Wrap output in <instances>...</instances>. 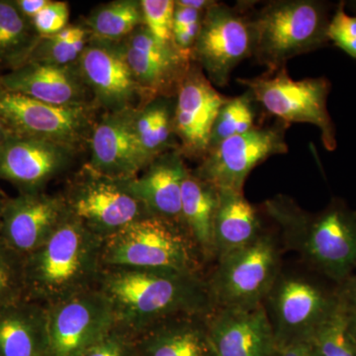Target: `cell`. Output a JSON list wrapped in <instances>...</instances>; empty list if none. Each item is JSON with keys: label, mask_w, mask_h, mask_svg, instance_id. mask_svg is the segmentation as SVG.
<instances>
[{"label": "cell", "mask_w": 356, "mask_h": 356, "mask_svg": "<svg viewBox=\"0 0 356 356\" xmlns=\"http://www.w3.org/2000/svg\"><path fill=\"white\" fill-rule=\"evenodd\" d=\"M97 288L111 304L115 325L135 337L168 318L214 311L206 280L195 274L104 267Z\"/></svg>", "instance_id": "6da1fadb"}, {"label": "cell", "mask_w": 356, "mask_h": 356, "mask_svg": "<svg viewBox=\"0 0 356 356\" xmlns=\"http://www.w3.org/2000/svg\"><path fill=\"white\" fill-rule=\"evenodd\" d=\"M264 212L280 226L284 242L311 268L337 285L356 268V211L334 199L311 213L292 199L278 195L264 203Z\"/></svg>", "instance_id": "7a4b0ae2"}, {"label": "cell", "mask_w": 356, "mask_h": 356, "mask_svg": "<svg viewBox=\"0 0 356 356\" xmlns=\"http://www.w3.org/2000/svg\"><path fill=\"white\" fill-rule=\"evenodd\" d=\"M103 240L67 215L39 248L24 257L25 298L44 307L97 288Z\"/></svg>", "instance_id": "3957f363"}, {"label": "cell", "mask_w": 356, "mask_h": 356, "mask_svg": "<svg viewBox=\"0 0 356 356\" xmlns=\"http://www.w3.org/2000/svg\"><path fill=\"white\" fill-rule=\"evenodd\" d=\"M252 56L266 74L286 67L288 60L327 46L330 8L318 0H276L250 14Z\"/></svg>", "instance_id": "277c9868"}, {"label": "cell", "mask_w": 356, "mask_h": 356, "mask_svg": "<svg viewBox=\"0 0 356 356\" xmlns=\"http://www.w3.org/2000/svg\"><path fill=\"white\" fill-rule=\"evenodd\" d=\"M103 267L147 269L202 275L204 261L179 222L147 216L103 240Z\"/></svg>", "instance_id": "5b68a950"}, {"label": "cell", "mask_w": 356, "mask_h": 356, "mask_svg": "<svg viewBox=\"0 0 356 356\" xmlns=\"http://www.w3.org/2000/svg\"><path fill=\"white\" fill-rule=\"evenodd\" d=\"M282 271L275 236L264 232L254 243L218 259L206 280L214 309H250L264 304Z\"/></svg>", "instance_id": "8992f818"}, {"label": "cell", "mask_w": 356, "mask_h": 356, "mask_svg": "<svg viewBox=\"0 0 356 356\" xmlns=\"http://www.w3.org/2000/svg\"><path fill=\"white\" fill-rule=\"evenodd\" d=\"M255 102L283 123H306L320 130L327 151L337 149V131L327 110L331 81L325 76L293 79L286 67L254 79H238Z\"/></svg>", "instance_id": "52a82bcc"}, {"label": "cell", "mask_w": 356, "mask_h": 356, "mask_svg": "<svg viewBox=\"0 0 356 356\" xmlns=\"http://www.w3.org/2000/svg\"><path fill=\"white\" fill-rule=\"evenodd\" d=\"M60 196L67 215L102 240L152 215L125 180L103 175L88 163L70 177Z\"/></svg>", "instance_id": "ba28073f"}, {"label": "cell", "mask_w": 356, "mask_h": 356, "mask_svg": "<svg viewBox=\"0 0 356 356\" xmlns=\"http://www.w3.org/2000/svg\"><path fill=\"white\" fill-rule=\"evenodd\" d=\"M243 6L215 1L204 13L192 51L193 62L218 88L228 86L234 70L252 56V20L245 3Z\"/></svg>", "instance_id": "9c48e42d"}, {"label": "cell", "mask_w": 356, "mask_h": 356, "mask_svg": "<svg viewBox=\"0 0 356 356\" xmlns=\"http://www.w3.org/2000/svg\"><path fill=\"white\" fill-rule=\"evenodd\" d=\"M337 303V289L331 291L307 276L281 271L264 301L276 348L310 339Z\"/></svg>", "instance_id": "30bf717a"}, {"label": "cell", "mask_w": 356, "mask_h": 356, "mask_svg": "<svg viewBox=\"0 0 356 356\" xmlns=\"http://www.w3.org/2000/svg\"><path fill=\"white\" fill-rule=\"evenodd\" d=\"M97 107L49 104L0 88V118L13 134L81 149L97 120Z\"/></svg>", "instance_id": "8fae6325"}, {"label": "cell", "mask_w": 356, "mask_h": 356, "mask_svg": "<svg viewBox=\"0 0 356 356\" xmlns=\"http://www.w3.org/2000/svg\"><path fill=\"white\" fill-rule=\"evenodd\" d=\"M288 124L257 125L212 147L193 172L219 191L243 192L250 173L271 156L288 153Z\"/></svg>", "instance_id": "7c38bea8"}, {"label": "cell", "mask_w": 356, "mask_h": 356, "mask_svg": "<svg viewBox=\"0 0 356 356\" xmlns=\"http://www.w3.org/2000/svg\"><path fill=\"white\" fill-rule=\"evenodd\" d=\"M44 356H83L113 329L109 300L98 288L46 307Z\"/></svg>", "instance_id": "4fadbf2b"}, {"label": "cell", "mask_w": 356, "mask_h": 356, "mask_svg": "<svg viewBox=\"0 0 356 356\" xmlns=\"http://www.w3.org/2000/svg\"><path fill=\"white\" fill-rule=\"evenodd\" d=\"M77 65L93 102L103 112L136 109L145 103L128 63L125 42L91 37Z\"/></svg>", "instance_id": "5bb4252c"}, {"label": "cell", "mask_w": 356, "mask_h": 356, "mask_svg": "<svg viewBox=\"0 0 356 356\" xmlns=\"http://www.w3.org/2000/svg\"><path fill=\"white\" fill-rule=\"evenodd\" d=\"M79 152L67 145L13 134L0 146V180L19 193L44 191L69 172Z\"/></svg>", "instance_id": "9a60e30c"}, {"label": "cell", "mask_w": 356, "mask_h": 356, "mask_svg": "<svg viewBox=\"0 0 356 356\" xmlns=\"http://www.w3.org/2000/svg\"><path fill=\"white\" fill-rule=\"evenodd\" d=\"M227 98L192 63L175 95V133L184 159L201 161L208 153L213 126Z\"/></svg>", "instance_id": "2e32d148"}, {"label": "cell", "mask_w": 356, "mask_h": 356, "mask_svg": "<svg viewBox=\"0 0 356 356\" xmlns=\"http://www.w3.org/2000/svg\"><path fill=\"white\" fill-rule=\"evenodd\" d=\"M67 216L60 194L19 193L6 199L0 240L24 259L41 247Z\"/></svg>", "instance_id": "e0dca14e"}, {"label": "cell", "mask_w": 356, "mask_h": 356, "mask_svg": "<svg viewBox=\"0 0 356 356\" xmlns=\"http://www.w3.org/2000/svg\"><path fill=\"white\" fill-rule=\"evenodd\" d=\"M134 110L103 112L88 140V165L95 172L118 180H130L151 165L134 126Z\"/></svg>", "instance_id": "ac0fdd59"}, {"label": "cell", "mask_w": 356, "mask_h": 356, "mask_svg": "<svg viewBox=\"0 0 356 356\" xmlns=\"http://www.w3.org/2000/svg\"><path fill=\"white\" fill-rule=\"evenodd\" d=\"M125 42L126 55L145 102L159 96L175 97L178 86L193 60L175 48L154 39L144 25Z\"/></svg>", "instance_id": "d6986e66"}, {"label": "cell", "mask_w": 356, "mask_h": 356, "mask_svg": "<svg viewBox=\"0 0 356 356\" xmlns=\"http://www.w3.org/2000/svg\"><path fill=\"white\" fill-rule=\"evenodd\" d=\"M0 88L57 106H96L77 63L55 65L30 60L0 76Z\"/></svg>", "instance_id": "ffe728a7"}, {"label": "cell", "mask_w": 356, "mask_h": 356, "mask_svg": "<svg viewBox=\"0 0 356 356\" xmlns=\"http://www.w3.org/2000/svg\"><path fill=\"white\" fill-rule=\"evenodd\" d=\"M216 356H273V325L264 304L250 309H214L206 318Z\"/></svg>", "instance_id": "44dd1931"}, {"label": "cell", "mask_w": 356, "mask_h": 356, "mask_svg": "<svg viewBox=\"0 0 356 356\" xmlns=\"http://www.w3.org/2000/svg\"><path fill=\"white\" fill-rule=\"evenodd\" d=\"M188 170L179 151H170L125 185L152 215L181 224L182 184Z\"/></svg>", "instance_id": "7402d4cb"}, {"label": "cell", "mask_w": 356, "mask_h": 356, "mask_svg": "<svg viewBox=\"0 0 356 356\" xmlns=\"http://www.w3.org/2000/svg\"><path fill=\"white\" fill-rule=\"evenodd\" d=\"M207 317L177 316L153 325L136 337L139 356H216Z\"/></svg>", "instance_id": "603a6c76"}, {"label": "cell", "mask_w": 356, "mask_h": 356, "mask_svg": "<svg viewBox=\"0 0 356 356\" xmlns=\"http://www.w3.org/2000/svg\"><path fill=\"white\" fill-rule=\"evenodd\" d=\"M259 210L243 192L219 191L214 222L215 259L242 250L264 234Z\"/></svg>", "instance_id": "cb8c5ba5"}, {"label": "cell", "mask_w": 356, "mask_h": 356, "mask_svg": "<svg viewBox=\"0 0 356 356\" xmlns=\"http://www.w3.org/2000/svg\"><path fill=\"white\" fill-rule=\"evenodd\" d=\"M46 307L22 299L0 310V356L46 355Z\"/></svg>", "instance_id": "d4e9b609"}, {"label": "cell", "mask_w": 356, "mask_h": 356, "mask_svg": "<svg viewBox=\"0 0 356 356\" xmlns=\"http://www.w3.org/2000/svg\"><path fill=\"white\" fill-rule=\"evenodd\" d=\"M219 189L188 170L182 184L181 221L204 262L215 259L214 222Z\"/></svg>", "instance_id": "484cf974"}, {"label": "cell", "mask_w": 356, "mask_h": 356, "mask_svg": "<svg viewBox=\"0 0 356 356\" xmlns=\"http://www.w3.org/2000/svg\"><path fill=\"white\" fill-rule=\"evenodd\" d=\"M175 96H159L134 110L136 135L151 163L168 152L179 151L175 133Z\"/></svg>", "instance_id": "4316f807"}, {"label": "cell", "mask_w": 356, "mask_h": 356, "mask_svg": "<svg viewBox=\"0 0 356 356\" xmlns=\"http://www.w3.org/2000/svg\"><path fill=\"white\" fill-rule=\"evenodd\" d=\"M40 39L32 21L20 13L15 2L0 0V67L13 70L26 64Z\"/></svg>", "instance_id": "83f0119b"}, {"label": "cell", "mask_w": 356, "mask_h": 356, "mask_svg": "<svg viewBox=\"0 0 356 356\" xmlns=\"http://www.w3.org/2000/svg\"><path fill=\"white\" fill-rule=\"evenodd\" d=\"M93 38L120 42L144 25L140 0H115L96 7L84 22Z\"/></svg>", "instance_id": "f1b7e54d"}, {"label": "cell", "mask_w": 356, "mask_h": 356, "mask_svg": "<svg viewBox=\"0 0 356 356\" xmlns=\"http://www.w3.org/2000/svg\"><path fill=\"white\" fill-rule=\"evenodd\" d=\"M255 103L254 97L248 90L242 95L227 98L213 126L209 149L222 140L247 133L257 127Z\"/></svg>", "instance_id": "f546056e"}, {"label": "cell", "mask_w": 356, "mask_h": 356, "mask_svg": "<svg viewBox=\"0 0 356 356\" xmlns=\"http://www.w3.org/2000/svg\"><path fill=\"white\" fill-rule=\"evenodd\" d=\"M317 356H356V343L350 334L337 298V306L311 337Z\"/></svg>", "instance_id": "4dcf8cb0"}, {"label": "cell", "mask_w": 356, "mask_h": 356, "mask_svg": "<svg viewBox=\"0 0 356 356\" xmlns=\"http://www.w3.org/2000/svg\"><path fill=\"white\" fill-rule=\"evenodd\" d=\"M23 261L0 240V310L25 299Z\"/></svg>", "instance_id": "1f68e13d"}, {"label": "cell", "mask_w": 356, "mask_h": 356, "mask_svg": "<svg viewBox=\"0 0 356 356\" xmlns=\"http://www.w3.org/2000/svg\"><path fill=\"white\" fill-rule=\"evenodd\" d=\"M90 39L91 37H88L74 41H58L51 37H44L40 39L28 62L31 60L55 65L76 64Z\"/></svg>", "instance_id": "d6a6232c"}, {"label": "cell", "mask_w": 356, "mask_h": 356, "mask_svg": "<svg viewBox=\"0 0 356 356\" xmlns=\"http://www.w3.org/2000/svg\"><path fill=\"white\" fill-rule=\"evenodd\" d=\"M144 26L154 39L172 44L175 0H140Z\"/></svg>", "instance_id": "836d02e7"}, {"label": "cell", "mask_w": 356, "mask_h": 356, "mask_svg": "<svg viewBox=\"0 0 356 356\" xmlns=\"http://www.w3.org/2000/svg\"><path fill=\"white\" fill-rule=\"evenodd\" d=\"M327 37L344 53L356 60V16L346 13V2H339L330 20Z\"/></svg>", "instance_id": "e575fe53"}, {"label": "cell", "mask_w": 356, "mask_h": 356, "mask_svg": "<svg viewBox=\"0 0 356 356\" xmlns=\"http://www.w3.org/2000/svg\"><path fill=\"white\" fill-rule=\"evenodd\" d=\"M83 356H139L136 337L114 325Z\"/></svg>", "instance_id": "d590c367"}, {"label": "cell", "mask_w": 356, "mask_h": 356, "mask_svg": "<svg viewBox=\"0 0 356 356\" xmlns=\"http://www.w3.org/2000/svg\"><path fill=\"white\" fill-rule=\"evenodd\" d=\"M70 6L65 1L51 0L43 10L33 18L32 24L41 38L51 37L69 26Z\"/></svg>", "instance_id": "8d00e7d4"}, {"label": "cell", "mask_w": 356, "mask_h": 356, "mask_svg": "<svg viewBox=\"0 0 356 356\" xmlns=\"http://www.w3.org/2000/svg\"><path fill=\"white\" fill-rule=\"evenodd\" d=\"M336 289L348 330L356 343V274L337 285Z\"/></svg>", "instance_id": "74e56055"}, {"label": "cell", "mask_w": 356, "mask_h": 356, "mask_svg": "<svg viewBox=\"0 0 356 356\" xmlns=\"http://www.w3.org/2000/svg\"><path fill=\"white\" fill-rule=\"evenodd\" d=\"M273 356H317L311 339L295 341L286 346L276 348Z\"/></svg>", "instance_id": "f35d334b"}, {"label": "cell", "mask_w": 356, "mask_h": 356, "mask_svg": "<svg viewBox=\"0 0 356 356\" xmlns=\"http://www.w3.org/2000/svg\"><path fill=\"white\" fill-rule=\"evenodd\" d=\"M50 1L51 0H15L14 2L20 13L28 19L32 20Z\"/></svg>", "instance_id": "ab89813d"}, {"label": "cell", "mask_w": 356, "mask_h": 356, "mask_svg": "<svg viewBox=\"0 0 356 356\" xmlns=\"http://www.w3.org/2000/svg\"><path fill=\"white\" fill-rule=\"evenodd\" d=\"M215 1L212 0H175V4L205 13Z\"/></svg>", "instance_id": "60d3db41"}, {"label": "cell", "mask_w": 356, "mask_h": 356, "mask_svg": "<svg viewBox=\"0 0 356 356\" xmlns=\"http://www.w3.org/2000/svg\"><path fill=\"white\" fill-rule=\"evenodd\" d=\"M13 135V131H11L10 128L6 125V122L0 118V146H1V145Z\"/></svg>", "instance_id": "b9f144b4"}, {"label": "cell", "mask_w": 356, "mask_h": 356, "mask_svg": "<svg viewBox=\"0 0 356 356\" xmlns=\"http://www.w3.org/2000/svg\"><path fill=\"white\" fill-rule=\"evenodd\" d=\"M6 199L3 196L0 194V224H1V216H2V210H3L4 202H6Z\"/></svg>", "instance_id": "7bdbcfd3"}, {"label": "cell", "mask_w": 356, "mask_h": 356, "mask_svg": "<svg viewBox=\"0 0 356 356\" xmlns=\"http://www.w3.org/2000/svg\"><path fill=\"white\" fill-rule=\"evenodd\" d=\"M350 6L353 7V10L356 13V1L350 2Z\"/></svg>", "instance_id": "ee69618b"}]
</instances>
